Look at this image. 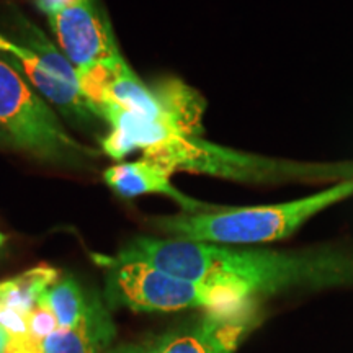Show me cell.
<instances>
[{"label":"cell","instance_id":"1","mask_svg":"<svg viewBox=\"0 0 353 353\" xmlns=\"http://www.w3.org/2000/svg\"><path fill=\"white\" fill-rule=\"evenodd\" d=\"M95 262L101 267L144 262L176 278L232 290L249 299L290 290L353 286V249L343 247L276 252L206 242L136 237L117 255H95Z\"/></svg>","mask_w":353,"mask_h":353},{"label":"cell","instance_id":"2","mask_svg":"<svg viewBox=\"0 0 353 353\" xmlns=\"http://www.w3.org/2000/svg\"><path fill=\"white\" fill-rule=\"evenodd\" d=\"M353 196V180L339 182L314 195L267 206H213L200 213L152 219L174 239L218 245H252L290 237L304 223Z\"/></svg>","mask_w":353,"mask_h":353},{"label":"cell","instance_id":"3","mask_svg":"<svg viewBox=\"0 0 353 353\" xmlns=\"http://www.w3.org/2000/svg\"><path fill=\"white\" fill-rule=\"evenodd\" d=\"M144 159L162 165L170 174L193 172L254 183H339L353 180V161L296 162L255 156L224 148L198 136H174L144 149Z\"/></svg>","mask_w":353,"mask_h":353},{"label":"cell","instance_id":"4","mask_svg":"<svg viewBox=\"0 0 353 353\" xmlns=\"http://www.w3.org/2000/svg\"><path fill=\"white\" fill-rule=\"evenodd\" d=\"M0 128L21 151L48 164L83 167L97 151L72 138L21 74L0 59Z\"/></svg>","mask_w":353,"mask_h":353},{"label":"cell","instance_id":"5","mask_svg":"<svg viewBox=\"0 0 353 353\" xmlns=\"http://www.w3.org/2000/svg\"><path fill=\"white\" fill-rule=\"evenodd\" d=\"M105 268V298L110 306H123L136 312H172L188 307L237 312L257 306V299H249L232 290L176 278L144 262L113 263Z\"/></svg>","mask_w":353,"mask_h":353},{"label":"cell","instance_id":"6","mask_svg":"<svg viewBox=\"0 0 353 353\" xmlns=\"http://www.w3.org/2000/svg\"><path fill=\"white\" fill-rule=\"evenodd\" d=\"M61 51L77 70H85L121 56L112 26L95 0H82L77 6L48 17Z\"/></svg>","mask_w":353,"mask_h":353},{"label":"cell","instance_id":"7","mask_svg":"<svg viewBox=\"0 0 353 353\" xmlns=\"http://www.w3.org/2000/svg\"><path fill=\"white\" fill-rule=\"evenodd\" d=\"M257 306L237 312L206 311L195 324L136 347V353H234L259 324Z\"/></svg>","mask_w":353,"mask_h":353},{"label":"cell","instance_id":"8","mask_svg":"<svg viewBox=\"0 0 353 353\" xmlns=\"http://www.w3.org/2000/svg\"><path fill=\"white\" fill-rule=\"evenodd\" d=\"M170 172L164 167L149 161L139 159L134 162H123L112 165L103 172V179L117 195L123 198H134L149 193L169 196L182 206L185 213H200L208 210L211 205L198 201L195 198L183 195L170 183Z\"/></svg>","mask_w":353,"mask_h":353},{"label":"cell","instance_id":"9","mask_svg":"<svg viewBox=\"0 0 353 353\" xmlns=\"http://www.w3.org/2000/svg\"><path fill=\"white\" fill-rule=\"evenodd\" d=\"M8 64L19 72H23L25 77L32 82V85L39 94L50 100L52 105H56L70 121L90 125L95 118H99L87 97L79 88L72 87L63 79L54 76L50 69L44 68L38 56L28 48L21 46L20 54L12 56Z\"/></svg>","mask_w":353,"mask_h":353},{"label":"cell","instance_id":"10","mask_svg":"<svg viewBox=\"0 0 353 353\" xmlns=\"http://www.w3.org/2000/svg\"><path fill=\"white\" fill-rule=\"evenodd\" d=\"M39 303L51 309L61 329L113 327L100 299L88 298L77 280L70 276L44 291Z\"/></svg>","mask_w":353,"mask_h":353},{"label":"cell","instance_id":"11","mask_svg":"<svg viewBox=\"0 0 353 353\" xmlns=\"http://www.w3.org/2000/svg\"><path fill=\"white\" fill-rule=\"evenodd\" d=\"M105 101H113V103H117L118 107L126 110V112L136 114V117L145 118V120L165 123V125H169L175 131L174 125L167 118L161 101L154 95L151 87H148L139 81V77L132 72V69L128 65L125 59L120 61L113 77L110 79Z\"/></svg>","mask_w":353,"mask_h":353},{"label":"cell","instance_id":"12","mask_svg":"<svg viewBox=\"0 0 353 353\" xmlns=\"http://www.w3.org/2000/svg\"><path fill=\"white\" fill-rule=\"evenodd\" d=\"M151 90L174 125L179 136H198L201 132V117L205 113V99L176 79H165L151 85Z\"/></svg>","mask_w":353,"mask_h":353},{"label":"cell","instance_id":"13","mask_svg":"<svg viewBox=\"0 0 353 353\" xmlns=\"http://www.w3.org/2000/svg\"><path fill=\"white\" fill-rule=\"evenodd\" d=\"M57 276L59 273L56 268L50 265H38L19 276L0 281V306L30 314L37 307L44 291L57 283Z\"/></svg>","mask_w":353,"mask_h":353},{"label":"cell","instance_id":"14","mask_svg":"<svg viewBox=\"0 0 353 353\" xmlns=\"http://www.w3.org/2000/svg\"><path fill=\"white\" fill-rule=\"evenodd\" d=\"M19 25V34L21 38V46L28 48L30 51H33L38 56V59L41 61V64L46 69H50L54 76L63 79L72 87H76L81 90V82H79V74L77 69L69 63L68 57L64 56L63 51H59L52 44L50 39L44 37V33L38 26L30 23L28 20H25L23 17L17 21ZM82 92V90H81Z\"/></svg>","mask_w":353,"mask_h":353},{"label":"cell","instance_id":"15","mask_svg":"<svg viewBox=\"0 0 353 353\" xmlns=\"http://www.w3.org/2000/svg\"><path fill=\"white\" fill-rule=\"evenodd\" d=\"M113 335V327H59L43 341V353H100L107 350Z\"/></svg>","mask_w":353,"mask_h":353},{"label":"cell","instance_id":"16","mask_svg":"<svg viewBox=\"0 0 353 353\" xmlns=\"http://www.w3.org/2000/svg\"><path fill=\"white\" fill-rule=\"evenodd\" d=\"M28 325H30V334L34 341L41 342L48 335H51L54 330L59 329V324H57L56 316L52 314V311L46 304L39 303L37 304V307L33 309L32 312L28 314Z\"/></svg>","mask_w":353,"mask_h":353},{"label":"cell","instance_id":"17","mask_svg":"<svg viewBox=\"0 0 353 353\" xmlns=\"http://www.w3.org/2000/svg\"><path fill=\"white\" fill-rule=\"evenodd\" d=\"M0 327L10 335V339L25 341L32 337L28 325V314L17 311V309L0 306Z\"/></svg>","mask_w":353,"mask_h":353},{"label":"cell","instance_id":"18","mask_svg":"<svg viewBox=\"0 0 353 353\" xmlns=\"http://www.w3.org/2000/svg\"><path fill=\"white\" fill-rule=\"evenodd\" d=\"M82 0H34L37 7L43 13H46L48 17L52 15V13H57L61 10H65V8L77 6Z\"/></svg>","mask_w":353,"mask_h":353},{"label":"cell","instance_id":"19","mask_svg":"<svg viewBox=\"0 0 353 353\" xmlns=\"http://www.w3.org/2000/svg\"><path fill=\"white\" fill-rule=\"evenodd\" d=\"M0 51L10 52L12 56H19L20 52H21V46H20V44H15V43L8 41L7 38H3L2 34H0Z\"/></svg>","mask_w":353,"mask_h":353},{"label":"cell","instance_id":"20","mask_svg":"<svg viewBox=\"0 0 353 353\" xmlns=\"http://www.w3.org/2000/svg\"><path fill=\"white\" fill-rule=\"evenodd\" d=\"M100 353H136V347L120 345V347H114V348H107V350H103Z\"/></svg>","mask_w":353,"mask_h":353},{"label":"cell","instance_id":"21","mask_svg":"<svg viewBox=\"0 0 353 353\" xmlns=\"http://www.w3.org/2000/svg\"><path fill=\"white\" fill-rule=\"evenodd\" d=\"M8 343H10V335L0 327V353H6Z\"/></svg>","mask_w":353,"mask_h":353},{"label":"cell","instance_id":"22","mask_svg":"<svg viewBox=\"0 0 353 353\" xmlns=\"http://www.w3.org/2000/svg\"><path fill=\"white\" fill-rule=\"evenodd\" d=\"M6 241H7L6 234H2V232H0V247H2L3 244H6Z\"/></svg>","mask_w":353,"mask_h":353},{"label":"cell","instance_id":"23","mask_svg":"<svg viewBox=\"0 0 353 353\" xmlns=\"http://www.w3.org/2000/svg\"><path fill=\"white\" fill-rule=\"evenodd\" d=\"M2 136H6V132H3L2 128H0V139H2Z\"/></svg>","mask_w":353,"mask_h":353}]
</instances>
